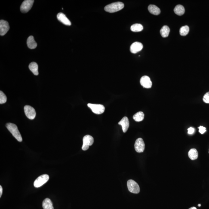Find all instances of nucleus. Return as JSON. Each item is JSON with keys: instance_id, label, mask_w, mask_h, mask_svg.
<instances>
[{"instance_id": "1", "label": "nucleus", "mask_w": 209, "mask_h": 209, "mask_svg": "<svg viewBox=\"0 0 209 209\" xmlns=\"http://www.w3.org/2000/svg\"><path fill=\"white\" fill-rule=\"evenodd\" d=\"M6 127L8 130H9L13 136L17 139L19 142H22V139L21 134L20 131H19L17 126L14 124L11 123H8L6 124Z\"/></svg>"}, {"instance_id": "2", "label": "nucleus", "mask_w": 209, "mask_h": 209, "mask_svg": "<svg viewBox=\"0 0 209 209\" xmlns=\"http://www.w3.org/2000/svg\"><path fill=\"white\" fill-rule=\"evenodd\" d=\"M124 4L122 2H118L109 4L105 7V11L107 12L113 13L120 11L123 9Z\"/></svg>"}, {"instance_id": "3", "label": "nucleus", "mask_w": 209, "mask_h": 209, "mask_svg": "<svg viewBox=\"0 0 209 209\" xmlns=\"http://www.w3.org/2000/svg\"><path fill=\"white\" fill-rule=\"evenodd\" d=\"M127 186L129 191L132 193L138 194L140 192L139 185L134 180H129L127 182Z\"/></svg>"}, {"instance_id": "4", "label": "nucleus", "mask_w": 209, "mask_h": 209, "mask_svg": "<svg viewBox=\"0 0 209 209\" xmlns=\"http://www.w3.org/2000/svg\"><path fill=\"white\" fill-rule=\"evenodd\" d=\"M49 177L47 174H43L38 177L34 182V186L35 187L38 188L42 186L48 181Z\"/></svg>"}, {"instance_id": "5", "label": "nucleus", "mask_w": 209, "mask_h": 209, "mask_svg": "<svg viewBox=\"0 0 209 209\" xmlns=\"http://www.w3.org/2000/svg\"><path fill=\"white\" fill-rule=\"evenodd\" d=\"M94 142V139L92 136L87 135L83 138V145L82 149L86 151L89 149V146H91Z\"/></svg>"}, {"instance_id": "6", "label": "nucleus", "mask_w": 209, "mask_h": 209, "mask_svg": "<svg viewBox=\"0 0 209 209\" xmlns=\"http://www.w3.org/2000/svg\"><path fill=\"white\" fill-rule=\"evenodd\" d=\"M88 106L91 109L94 113L97 114H101L103 113L105 110L104 106L102 105L88 103Z\"/></svg>"}, {"instance_id": "7", "label": "nucleus", "mask_w": 209, "mask_h": 209, "mask_svg": "<svg viewBox=\"0 0 209 209\" xmlns=\"http://www.w3.org/2000/svg\"><path fill=\"white\" fill-rule=\"evenodd\" d=\"M33 0H26L23 1L20 7V10L22 13L28 12L31 9L33 5Z\"/></svg>"}, {"instance_id": "8", "label": "nucleus", "mask_w": 209, "mask_h": 209, "mask_svg": "<svg viewBox=\"0 0 209 209\" xmlns=\"http://www.w3.org/2000/svg\"><path fill=\"white\" fill-rule=\"evenodd\" d=\"M24 112L26 116L29 119L33 120L36 117V111L32 106H25Z\"/></svg>"}, {"instance_id": "9", "label": "nucleus", "mask_w": 209, "mask_h": 209, "mask_svg": "<svg viewBox=\"0 0 209 209\" xmlns=\"http://www.w3.org/2000/svg\"><path fill=\"white\" fill-rule=\"evenodd\" d=\"M134 148L136 152L137 153L144 152L145 149V144L141 138H139L136 139L134 144Z\"/></svg>"}, {"instance_id": "10", "label": "nucleus", "mask_w": 209, "mask_h": 209, "mask_svg": "<svg viewBox=\"0 0 209 209\" xmlns=\"http://www.w3.org/2000/svg\"><path fill=\"white\" fill-rule=\"evenodd\" d=\"M10 29V25L8 22L4 20L0 21V35L4 36Z\"/></svg>"}, {"instance_id": "11", "label": "nucleus", "mask_w": 209, "mask_h": 209, "mask_svg": "<svg viewBox=\"0 0 209 209\" xmlns=\"http://www.w3.org/2000/svg\"><path fill=\"white\" fill-rule=\"evenodd\" d=\"M140 83L141 84L144 88H150L152 87V83L149 77L147 75H144L141 78Z\"/></svg>"}, {"instance_id": "12", "label": "nucleus", "mask_w": 209, "mask_h": 209, "mask_svg": "<svg viewBox=\"0 0 209 209\" xmlns=\"http://www.w3.org/2000/svg\"><path fill=\"white\" fill-rule=\"evenodd\" d=\"M143 48V44L141 43L136 41V42L133 43L130 46V50L131 53L133 54H136L138 52L141 50Z\"/></svg>"}, {"instance_id": "13", "label": "nucleus", "mask_w": 209, "mask_h": 209, "mask_svg": "<svg viewBox=\"0 0 209 209\" xmlns=\"http://www.w3.org/2000/svg\"><path fill=\"white\" fill-rule=\"evenodd\" d=\"M57 18L59 21L63 23V24L67 25V26H71L72 25L71 21L63 13H58L57 15Z\"/></svg>"}, {"instance_id": "14", "label": "nucleus", "mask_w": 209, "mask_h": 209, "mask_svg": "<svg viewBox=\"0 0 209 209\" xmlns=\"http://www.w3.org/2000/svg\"><path fill=\"white\" fill-rule=\"evenodd\" d=\"M118 124L121 125L122 127L123 131L124 133L126 132L130 126V122L128 118L127 117H124L121 119V121L118 123Z\"/></svg>"}, {"instance_id": "15", "label": "nucleus", "mask_w": 209, "mask_h": 209, "mask_svg": "<svg viewBox=\"0 0 209 209\" xmlns=\"http://www.w3.org/2000/svg\"><path fill=\"white\" fill-rule=\"evenodd\" d=\"M27 44L29 48L33 49L36 48L37 47V43L34 40L33 37L30 36L28 38L27 41Z\"/></svg>"}, {"instance_id": "16", "label": "nucleus", "mask_w": 209, "mask_h": 209, "mask_svg": "<svg viewBox=\"0 0 209 209\" xmlns=\"http://www.w3.org/2000/svg\"><path fill=\"white\" fill-rule=\"evenodd\" d=\"M148 10L149 13L155 15H158L161 12L159 8L154 5H149L148 7Z\"/></svg>"}, {"instance_id": "17", "label": "nucleus", "mask_w": 209, "mask_h": 209, "mask_svg": "<svg viewBox=\"0 0 209 209\" xmlns=\"http://www.w3.org/2000/svg\"><path fill=\"white\" fill-rule=\"evenodd\" d=\"M42 207L44 209H54L51 200L48 198L45 199L43 201Z\"/></svg>"}, {"instance_id": "18", "label": "nucleus", "mask_w": 209, "mask_h": 209, "mask_svg": "<svg viewBox=\"0 0 209 209\" xmlns=\"http://www.w3.org/2000/svg\"><path fill=\"white\" fill-rule=\"evenodd\" d=\"M29 68L30 70L33 72L34 75H38V65L35 62H32L29 65Z\"/></svg>"}, {"instance_id": "19", "label": "nucleus", "mask_w": 209, "mask_h": 209, "mask_svg": "<svg viewBox=\"0 0 209 209\" xmlns=\"http://www.w3.org/2000/svg\"><path fill=\"white\" fill-rule=\"evenodd\" d=\"M174 11L178 15L182 16L185 13L184 7L181 5H177L175 7Z\"/></svg>"}, {"instance_id": "20", "label": "nucleus", "mask_w": 209, "mask_h": 209, "mask_svg": "<svg viewBox=\"0 0 209 209\" xmlns=\"http://www.w3.org/2000/svg\"><path fill=\"white\" fill-rule=\"evenodd\" d=\"M188 156L191 160L197 159L198 156V151L195 149H191L188 153Z\"/></svg>"}, {"instance_id": "21", "label": "nucleus", "mask_w": 209, "mask_h": 209, "mask_svg": "<svg viewBox=\"0 0 209 209\" xmlns=\"http://www.w3.org/2000/svg\"><path fill=\"white\" fill-rule=\"evenodd\" d=\"M170 32L169 28L167 26H163L160 31L161 36L164 38H166L168 37Z\"/></svg>"}, {"instance_id": "22", "label": "nucleus", "mask_w": 209, "mask_h": 209, "mask_svg": "<svg viewBox=\"0 0 209 209\" xmlns=\"http://www.w3.org/2000/svg\"><path fill=\"white\" fill-rule=\"evenodd\" d=\"M143 26L140 24H135L132 25L130 29L133 32H141L143 30Z\"/></svg>"}, {"instance_id": "23", "label": "nucleus", "mask_w": 209, "mask_h": 209, "mask_svg": "<svg viewBox=\"0 0 209 209\" xmlns=\"http://www.w3.org/2000/svg\"><path fill=\"white\" fill-rule=\"evenodd\" d=\"M144 114L142 112H139L136 113L133 117V119L136 122L143 121L144 118Z\"/></svg>"}, {"instance_id": "24", "label": "nucleus", "mask_w": 209, "mask_h": 209, "mask_svg": "<svg viewBox=\"0 0 209 209\" xmlns=\"http://www.w3.org/2000/svg\"><path fill=\"white\" fill-rule=\"evenodd\" d=\"M189 28L188 26H182L180 29V34L181 36H185L187 35L189 33Z\"/></svg>"}, {"instance_id": "25", "label": "nucleus", "mask_w": 209, "mask_h": 209, "mask_svg": "<svg viewBox=\"0 0 209 209\" xmlns=\"http://www.w3.org/2000/svg\"><path fill=\"white\" fill-rule=\"evenodd\" d=\"M7 97L2 91H0V104H2L7 101Z\"/></svg>"}, {"instance_id": "26", "label": "nucleus", "mask_w": 209, "mask_h": 209, "mask_svg": "<svg viewBox=\"0 0 209 209\" xmlns=\"http://www.w3.org/2000/svg\"><path fill=\"white\" fill-rule=\"evenodd\" d=\"M203 101L205 103H209V92L206 93L203 97Z\"/></svg>"}, {"instance_id": "27", "label": "nucleus", "mask_w": 209, "mask_h": 209, "mask_svg": "<svg viewBox=\"0 0 209 209\" xmlns=\"http://www.w3.org/2000/svg\"><path fill=\"white\" fill-rule=\"evenodd\" d=\"M199 129V132L201 134H203L206 131V127L202 126H200L198 127Z\"/></svg>"}, {"instance_id": "28", "label": "nucleus", "mask_w": 209, "mask_h": 209, "mask_svg": "<svg viewBox=\"0 0 209 209\" xmlns=\"http://www.w3.org/2000/svg\"><path fill=\"white\" fill-rule=\"evenodd\" d=\"M188 133L189 134H193L195 132V130L193 127H191L188 129Z\"/></svg>"}, {"instance_id": "29", "label": "nucleus", "mask_w": 209, "mask_h": 209, "mask_svg": "<svg viewBox=\"0 0 209 209\" xmlns=\"http://www.w3.org/2000/svg\"><path fill=\"white\" fill-rule=\"evenodd\" d=\"M2 194V186H0V198H1Z\"/></svg>"}, {"instance_id": "30", "label": "nucleus", "mask_w": 209, "mask_h": 209, "mask_svg": "<svg viewBox=\"0 0 209 209\" xmlns=\"http://www.w3.org/2000/svg\"><path fill=\"white\" fill-rule=\"evenodd\" d=\"M189 209H197V208H196V207H190V208Z\"/></svg>"}, {"instance_id": "31", "label": "nucleus", "mask_w": 209, "mask_h": 209, "mask_svg": "<svg viewBox=\"0 0 209 209\" xmlns=\"http://www.w3.org/2000/svg\"><path fill=\"white\" fill-rule=\"evenodd\" d=\"M198 206L199 207H201V204H198Z\"/></svg>"}, {"instance_id": "32", "label": "nucleus", "mask_w": 209, "mask_h": 209, "mask_svg": "<svg viewBox=\"0 0 209 209\" xmlns=\"http://www.w3.org/2000/svg\"></svg>"}]
</instances>
